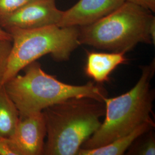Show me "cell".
I'll return each instance as SVG.
<instances>
[{
    "instance_id": "14",
    "label": "cell",
    "mask_w": 155,
    "mask_h": 155,
    "mask_svg": "<svg viewBox=\"0 0 155 155\" xmlns=\"http://www.w3.org/2000/svg\"><path fill=\"white\" fill-rule=\"evenodd\" d=\"M35 0H0V17L15 12Z\"/></svg>"
},
{
    "instance_id": "1",
    "label": "cell",
    "mask_w": 155,
    "mask_h": 155,
    "mask_svg": "<svg viewBox=\"0 0 155 155\" xmlns=\"http://www.w3.org/2000/svg\"><path fill=\"white\" fill-rule=\"evenodd\" d=\"M47 140L44 155H77L84 143L100 127L104 102L89 97L72 98L42 111Z\"/></svg>"
},
{
    "instance_id": "5",
    "label": "cell",
    "mask_w": 155,
    "mask_h": 155,
    "mask_svg": "<svg viewBox=\"0 0 155 155\" xmlns=\"http://www.w3.org/2000/svg\"><path fill=\"white\" fill-rule=\"evenodd\" d=\"M11 51L1 85L40 58L50 54L56 61H66L80 45L77 27L51 25L36 29L11 28Z\"/></svg>"
},
{
    "instance_id": "11",
    "label": "cell",
    "mask_w": 155,
    "mask_h": 155,
    "mask_svg": "<svg viewBox=\"0 0 155 155\" xmlns=\"http://www.w3.org/2000/svg\"><path fill=\"white\" fill-rule=\"evenodd\" d=\"M20 120L18 111L4 84L0 85V137L10 138Z\"/></svg>"
},
{
    "instance_id": "15",
    "label": "cell",
    "mask_w": 155,
    "mask_h": 155,
    "mask_svg": "<svg viewBox=\"0 0 155 155\" xmlns=\"http://www.w3.org/2000/svg\"><path fill=\"white\" fill-rule=\"evenodd\" d=\"M0 155H20V153L11 139L0 137Z\"/></svg>"
},
{
    "instance_id": "13",
    "label": "cell",
    "mask_w": 155,
    "mask_h": 155,
    "mask_svg": "<svg viewBox=\"0 0 155 155\" xmlns=\"http://www.w3.org/2000/svg\"><path fill=\"white\" fill-rule=\"evenodd\" d=\"M12 46L11 40L0 39V85L5 72Z\"/></svg>"
},
{
    "instance_id": "12",
    "label": "cell",
    "mask_w": 155,
    "mask_h": 155,
    "mask_svg": "<svg viewBox=\"0 0 155 155\" xmlns=\"http://www.w3.org/2000/svg\"><path fill=\"white\" fill-rule=\"evenodd\" d=\"M144 139L135 140L128 149L127 155H155V139L152 129L143 135Z\"/></svg>"
},
{
    "instance_id": "8",
    "label": "cell",
    "mask_w": 155,
    "mask_h": 155,
    "mask_svg": "<svg viewBox=\"0 0 155 155\" xmlns=\"http://www.w3.org/2000/svg\"><path fill=\"white\" fill-rule=\"evenodd\" d=\"M126 0H79L63 13L58 26L83 27L110 14Z\"/></svg>"
},
{
    "instance_id": "3",
    "label": "cell",
    "mask_w": 155,
    "mask_h": 155,
    "mask_svg": "<svg viewBox=\"0 0 155 155\" xmlns=\"http://www.w3.org/2000/svg\"><path fill=\"white\" fill-rule=\"evenodd\" d=\"M155 72L153 60L142 67L141 77L130 90L116 97H106L104 121L81 148L94 149L108 144L152 119L155 91L150 82Z\"/></svg>"
},
{
    "instance_id": "9",
    "label": "cell",
    "mask_w": 155,
    "mask_h": 155,
    "mask_svg": "<svg viewBox=\"0 0 155 155\" xmlns=\"http://www.w3.org/2000/svg\"><path fill=\"white\" fill-rule=\"evenodd\" d=\"M124 52H100L87 51L84 72L97 83L107 82L109 75L117 67L127 61Z\"/></svg>"
},
{
    "instance_id": "6",
    "label": "cell",
    "mask_w": 155,
    "mask_h": 155,
    "mask_svg": "<svg viewBox=\"0 0 155 155\" xmlns=\"http://www.w3.org/2000/svg\"><path fill=\"white\" fill-rule=\"evenodd\" d=\"M56 0H35L9 15L0 17V27L24 29L58 25L63 11L56 5Z\"/></svg>"
},
{
    "instance_id": "2",
    "label": "cell",
    "mask_w": 155,
    "mask_h": 155,
    "mask_svg": "<svg viewBox=\"0 0 155 155\" xmlns=\"http://www.w3.org/2000/svg\"><path fill=\"white\" fill-rule=\"evenodd\" d=\"M22 70L23 75L17 74L4 84L20 118L72 98L89 97L104 102L107 97L105 89L92 82L81 86L61 82L45 72L37 61Z\"/></svg>"
},
{
    "instance_id": "4",
    "label": "cell",
    "mask_w": 155,
    "mask_h": 155,
    "mask_svg": "<svg viewBox=\"0 0 155 155\" xmlns=\"http://www.w3.org/2000/svg\"><path fill=\"white\" fill-rule=\"evenodd\" d=\"M151 12L132 2L122 5L93 24L78 27L80 45L111 52H127L139 44L151 45Z\"/></svg>"
},
{
    "instance_id": "10",
    "label": "cell",
    "mask_w": 155,
    "mask_h": 155,
    "mask_svg": "<svg viewBox=\"0 0 155 155\" xmlns=\"http://www.w3.org/2000/svg\"><path fill=\"white\" fill-rule=\"evenodd\" d=\"M155 127L152 119L144 122L132 132L116 139L108 144L94 149L80 148L77 155H122L135 140Z\"/></svg>"
},
{
    "instance_id": "16",
    "label": "cell",
    "mask_w": 155,
    "mask_h": 155,
    "mask_svg": "<svg viewBox=\"0 0 155 155\" xmlns=\"http://www.w3.org/2000/svg\"><path fill=\"white\" fill-rule=\"evenodd\" d=\"M127 1L140 6L150 11L155 13V0H126Z\"/></svg>"
},
{
    "instance_id": "7",
    "label": "cell",
    "mask_w": 155,
    "mask_h": 155,
    "mask_svg": "<svg viewBox=\"0 0 155 155\" xmlns=\"http://www.w3.org/2000/svg\"><path fill=\"white\" fill-rule=\"evenodd\" d=\"M46 134L45 118L41 111L20 117L10 139L20 155H44Z\"/></svg>"
},
{
    "instance_id": "17",
    "label": "cell",
    "mask_w": 155,
    "mask_h": 155,
    "mask_svg": "<svg viewBox=\"0 0 155 155\" xmlns=\"http://www.w3.org/2000/svg\"><path fill=\"white\" fill-rule=\"evenodd\" d=\"M0 39L1 40H11L12 36L11 34L8 33L5 30L0 27Z\"/></svg>"
}]
</instances>
